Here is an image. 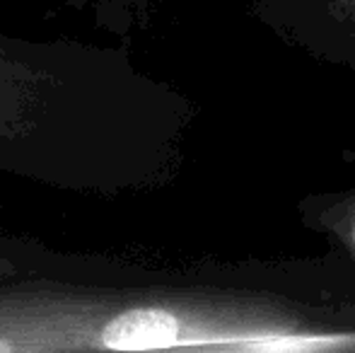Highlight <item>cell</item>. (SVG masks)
Listing matches in <instances>:
<instances>
[{"instance_id": "obj_3", "label": "cell", "mask_w": 355, "mask_h": 353, "mask_svg": "<svg viewBox=\"0 0 355 353\" xmlns=\"http://www.w3.org/2000/svg\"><path fill=\"white\" fill-rule=\"evenodd\" d=\"M15 276H17V266H15V261L0 257V283L10 281V278H15Z\"/></svg>"}, {"instance_id": "obj_1", "label": "cell", "mask_w": 355, "mask_h": 353, "mask_svg": "<svg viewBox=\"0 0 355 353\" xmlns=\"http://www.w3.org/2000/svg\"><path fill=\"white\" fill-rule=\"evenodd\" d=\"M336 332L278 300L174 288L0 283V353L331 351Z\"/></svg>"}, {"instance_id": "obj_2", "label": "cell", "mask_w": 355, "mask_h": 353, "mask_svg": "<svg viewBox=\"0 0 355 353\" xmlns=\"http://www.w3.org/2000/svg\"><path fill=\"white\" fill-rule=\"evenodd\" d=\"M324 3L341 22H353L355 19V0H324Z\"/></svg>"}]
</instances>
